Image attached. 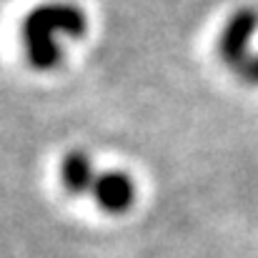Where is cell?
<instances>
[{
    "label": "cell",
    "mask_w": 258,
    "mask_h": 258,
    "mask_svg": "<svg viewBox=\"0 0 258 258\" xmlns=\"http://www.w3.org/2000/svg\"><path fill=\"white\" fill-rule=\"evenodd\" d=\"M55 30H63L68 35H83L86 30L83 13H78L76 8H66V5H48V8L33 10L23 25L25 38H35V35L53 38Z\"/></svg>",
    "instance_id": "obj_1"
},
{
    "label": "cell",
    "mask_w": 258,
    "mask_h": 258,
    "mask_svg": "<svg viewBox=\"0 0 258 258\" xmlns=\"http://www.w3.org/2000/svg\"><path fill=\"white\" fill-rule=\"evenodd\" d=\"M93 198L95 203L108 213H123L136 201V185L123 171L100 173L93 183Z\"/></svg>",
    "instance_id": "obj_2"
},
{
    "label": "cell",
    "mask_w": 258,
    "mask_h": 258,
    "mask_svg": "<svg viewBox=\"0 0 258 258\" xmlns=\"http://www.w3.org/2000/svg\"><path fill=\"white\" fill-rule=\"evenodd\" d=\"M256 25H258V15L253 10H241V13L226 25V30H223V35H221V43H218V53H221V58H223L228 66L238 68V66L248 58V55H246V48H248V40H251Z\"/></svg>",
    "instance_id": "obj_3"
},
{
    "label": "cell",
    "mask_w": 258,
    "mask_h": 258,
    "mask_svg": "<svg viewBox=\"0 0 258 258\" xmlns=\"http://www.w3.org/2000/svg\"><path fill=\"white\" fill-rule=\"evenodd\" d=\"M60 178H63V185L68 193L73 196H81V193H88L93 190V183H95V173H93V166L88 161L86 153L81 151H73L63 158V166H60Z\"/></svg>",
    "instance_id": "obj_4"
},
{
    "label": "cell",
    "mask_w": 258,
    "mask_h": 258,
    "mask_svg": "<svg viewBox=\"0 0 258 258\" xmlns=\"http://www.w3.org/2000/svg\"><path fill=\"white\" fill-rule=\"evenodd\" d=\"M238 76H241V81H246V83H253V86H258V55H253V58H246L238 68Z\"/></svg>",
    "instance_id": "obj_5"
}]
</instances>
